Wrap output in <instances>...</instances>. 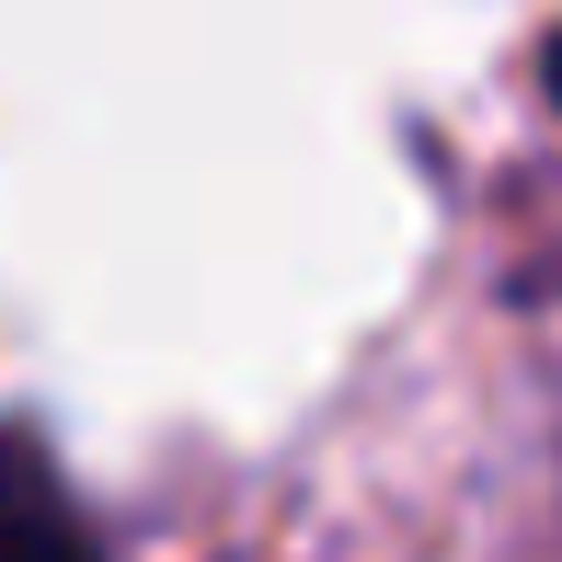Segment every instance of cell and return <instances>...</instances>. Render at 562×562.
<instances>
[{
    "instance_id": "cell-2",
    "label": "cell",
    "mask_w": 562,
    "mask_h": 562,
    "mask_svg": "<svg viewBox=\"0 0 562 562\" xmlns=\"http://www.w3.org/2000/svg\"><path fill=\"white\" fill-rule=\"evenodd\" d=\"M551 81H562V58H551Z\"/></svg>"
},
{
    "instance_id": "cell-1",
    "label": "cell",
    "mask_w": 562,
    "mask_h": 562,
    "mask_svg": "<svg viewBox=\"0 0 562 562\" xmlns=\"http://www.w3.org/2000/svg\"><path fill=\"white\" fill-rule=\"evenodd\" d=\"M0 562H115L35 425H0Z\"/></svg>"
}]
</instances>
